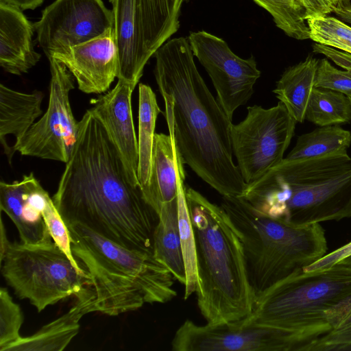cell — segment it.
Here are the masks:
<instances>
[{
	"label": "cell",
	"instance_id": "cell-37",
	"mask_svg": "<svg viewBox=\"0 0 351 351\" xmlns=\"http://www.w3.org/2000/svg\"><path fill=\"white\" fill-rule=\"evenodd\" d=\"M332 12H334L341 21L351 24L350 0H346L334 5Z\"/></svg>",
	"mask_w": 351,
	"mask_h": 351
},
{
	"label": "cell",
	"instance_id": "cell-13",
	"mask_svg": "<svg viewBox=\"0 0 351 351\" xmlns=\"http://www.w3.org/2000/svg\"><path fill=\"white\" fill-rule=\"evenodd\" d=\"M173 351H291L277 329L241 319L197 325L186 319L171 341Z\"/></svg>",
	"mask_w": 351,
	"mask_h": 351
},
{
	"label": "cell",
	"instance_id": "cell-15",
	"mask_svg": "<svg viewBox=\"0 0 351 351\" xmlns=\"http://www.w3.org/2000/svg\"><path fill=\"white\" fill-rule=\"evenodd\" d=\"M49 57L65 65L76 80L78 88L85 93H106L119 76L113 31Z\"/></svg>",
	"mask_w": 351,
	"mask_h": 351
},
{
	"label": "cell",
	"instance_id": "cell-17",
	"mask_svg": "<svg viewBox=\"0 0 351 351\" xmlns=\"http://www.w3.org/2000/svg\"><path fill=\"white\" fill-rule=\"evenodd\" d=\"M113 15V36L117 48L118 79L138 83L150 58L144 44L140 0H110Z\"/></svg>",
	"mask_w": 351,
	"mask_h": 351
},
{
	"label": "cell",
	"instance_id": "cell-2",
	"mask_svg": "<svg viewBox=\"0 0 351 351\" xmlns=\"http://www.w3.org/2000/svg\"><path fill=\"white\" fill-rule=\"evenodd\" d=\"M154 56L163 114L184 165L222 196H242L247 184L233 161L232 120L199 73L188 39H169Z\"/></svg>",
	"mask_w": 351,
	"mask_h": 351
},
{
	"label": "cell",
	"instance_id": "cell-39",
	"mask_svg": "<svg viewBox=\"0 0 351 351\" xmlns=\"http://www.w3.org/2000/svg\"><path fill=\"white\" fill-rule=\"evenodd\" d=\"M6 236V231L3 223V220H1V249H0V258H1L5 253L7 247L10 244Z\"/></svg>",
	"mask_w": 351,
	"mask_h": 351
},
{
	"label": "cell",
	"instance_id": "cell-25",
	"mask_svg": "<svg viewBox=\"0 0 351 351\" xmlns=\"http://www.w3.org/2000/svg\"><path fill=\"white\" fill-rule=\"evenodd\" d=\"M156 97L152 88L138 85V178L141 190L149 183L156 120L160 113Z\"/></svg>",
	"mask_w": 351,
	"mask_h": 351
},
{
	"label": "cell",
	"instance_id": "cell-14",
	"mask_svg": "<svg viewBox=\"0 0 351 351\" xmlns=\"http://www.w3.org/2000/svg\"><path fill=\"white\" fill-rule=\"evenodd\" d=\"M135 86L123 79L97 99H92L91 113L101 123L121 156L132 183L138 178V148L132 110V93Z\"/></svg>",
	"mask_w": 351,
	"mask_h": 351
},
{
	"label": "cell",
	"instance_id": "cell-1",
	"mask_svg": "<svg viewBox=\"0 0 351 351\" xmlns=\"http://www.w3.org/2000/svg\"><path fill=\"white\" fill-rule=\"evenodd\" d=\"M65 224L78 223L130 249L153 253L158 215L132 183L101 123L86 110L52 197Z\"/></svg>",
	"mask_w": 351,
	"mask_h": 351
},
{
	"label": "cell",
	"instance_id": "cell-24",
	"mask_svg": "<svg viewBox=\"0 0 351 351\" xmlns=\"http://www.w3.org/2000/svg\"><path fill=\"white\" fill-rule=\"evenodd\" d=\"M188 0H140L145 50L151 58L180 27L182 4Z\"/></svg>",
	"mask_w": 351,
	"mask_h": 351
},
{
	"label": "cell",
	"instance_id": "cell-6",
	"mask_svg": "<svg viewBox=\"0 0 351 351\" xmlns=\"http://www.w3.org/2000/svg\"><path fill=\"white\" fill-rule=\"evenodd\" d=\"M66 226L73 254L90 278L95 312L117 316L176 296L173 274L153 253L123 247L78 223Z\"/></svg>",
	"mask_w": 351,
	"mask_h": 351
},
{
	"label": "cell",
	"instance_id": "cell-35",
	"mask_svg": "<svg viewBox=\"0 0 351 351\" xmlns=\"http://www.w3.org/2000/svg\"><path fill=\"white\" fill-rule=\"evenodd\" d=\"M308 19L324 16L332 12L333 5L330 0H302Z\"/></svg>",
	"mask_w": 351,
	"mask_h": 351
},
{
	"label": "cell",
	"instance_id": "cell-22",
	"mask_svg": "<svg viewBox=\"0 0 351 351\" xmlns=\"http://www.w3.org/2000/svg\"><path fill=\"white\" fill-rule=\"evenodd\" d=\"M319 60L313 56L290 66L276 82L273 93L296 122L303 123L315 83Z\"/></svg>",
	"mask_w": 351,
	"mask_h": 351
},
{
	"label": "cell",
	"instance_id": "cell-9",
	"mask_svg": "<svg viewBox=\"0 0 351 351\" xmlns=\"http://www.w3.org/2000/svg\"><path fill=\"white\" fill-rule=\"evenodd\" d=\"M245 118L232 124L230 136L238 169L247 184L280 164L294 134L296 121L285 105L248 106Z\"/></svg>",
	"mask_w": 351,
	"mask_h": 351
},
{
	"label": "cell",
	"instance_id": "cell-34",
	"mask_svg": "<svg viewBox=\"0 0 351 351\" xmlns=\"http://www.w3.org/2000/svg\"><path fill=\"white\" fill-rule=\"evenodd\" d=\"M351 255V242L340 248L325 254L322 258L304 269V271H311L331 267L336 263Z\"/></svg>",
	"mask_w": 351,
	"mask_h": 351
},
{
	"label": "cell",
	"instance_id": "cell-12",
	"mask_svg": "<svg viewBox=\"0 0 351 351\" xmlns=\"http://www.w3.org/2000/svg\"><path fill=\"white\" fill-rule=\"evenodd\" d=\"M188 40L193 56L211 79L217 100L232 120L234 111L251 98L261 77L254 56L239 57L223 39L205 31L191 32Z\"/></svg>",
	"mask_w": 351,
	"mask_h": 351
},
{
	"label": "cell",
	"instance_id": "cell-42",
	"mask_svg": "<svg viewBox=\"0 0 351 351\" xmlns=\"http://www.w3.org/2000/svg\"><path fill=\"white\" fill-rule=\"evenodd\" d=\"M350 101V103H351V95H347Z\"/></svg>",
	"mask_w": 351,
	"mask_h": 351
},
{
	"label": "cell",
	"instance_id": "cell-40",
	"mask_svg": "<svg viewBox=\"0 0 351 351\" xmlns=\"http://www.w3.org/2000/svg\"><path fill=\"white\" fill-rule=\"evenodd\" d=\"M331 3L334 5H337V3L342 2L346 0H330Z\"/></svg>",
	"mask_w": 351,
	"mask_h": 351
},
{
	"label": "cell",
	"instance_id": "cell-41",
	"mask_svg": "<svg viewBox=\"0 0 351 351\" xmlns=\"http://www.w3.org/2000/svg\"><path fill=\"white\" fill-rule=\"evenodd\" d=\"M345 259H346V261L351 263V255L348 256V257H346Z\"/></svg>",
	"mask_w": 351,
	"mask_h": 351
},
{
	"label": "cell",
	"instance_id": "cell-33",
	"mask_svg": "<svg viewBox=\"0 0 351 351\" xmlns=\"http://www.w3.org/2000/svg\"><path fill=\"white\" fill-rule=\"evenodd\" d=\"M315 86L351 95V73L333 66L327 59L319 62Z\"/></svg>",
	"mask_w": 351,
	"mask_h": 351
},
{
	"label": "cell",
	"instance_id": "cell-23",
	"mask_svg": "<svg viewBox=\"0 0 351 351\" xmlns=\"http://www.w3.org/2000/svg\"><path fill=\"white\" fill-rule=\"evenodd\" d=\"M153 254L173 277L185 285L186 276L178 221L177 197L163 204L153 236Z\"/></svg>",
	"mask_w": 351,
	"mask_h": 351
},
{
	"label": "cell",
	"instance_id": "cell-29",
	"mask_svg": "<svg viewBox=\"0 0 351 351\" xmlns=\"http://www.w3.org/2000/svg\"><path fill=\"white\" fill-rule=\"evenodd\" d=\"M267 11L280 29L297 40L309 39L306 9L302 0H253Z\"/></svg>",
	"mask_w": 351,
	"mask_h": 351
},
{
	"label": "cell",
	"instance_id": "cell-27",
	"mask_svg": "<svg viewBox=\"0 0 351 351\" xmlns=\"http://www.w3.org/2000/svg\"><path fill=\"white\" fill-rule=\"evenodd\" d=\"M184 165L183 160H181L178 169L177 206L178 228L186 276L184 298L186 300L196 290L197 262L194 230L185 194Z\"/></svg>",
	"mask_w": 351,
	"mask_h": 351
},
{
	"label": "cell",
	"instance_id": "cell-36",
	"mask_svg": "<svg viewBox=\"0 0 351 351\" xmlns=\"http://www.w3.org/2000/svg\"><path fill=\"white\" fill-rule=\"evenodd\" d=\"M43 1L44 0H0V3L7 4L21 11L34 10L40 6Z\"/></svg>",
	"mask_w": 351,
	"mask_h": 351
},
{
	"label": "cell",
	"instance_id": "cell-38",
	"mask_svg": "<svg viewBox=\"0 0 351 351\" xmlns=\"http://www.w3.org/2000/svg\"><path fill=\"white\" fill-rule=\"evenodd\" d=\"M331 60L351 73V54L335 50L331 54Z\"/></svg>",
	"mask_w": 351,
	"mask_h": 351
},
{
	"label": "cell",
	"instance_id": "cell-4",
	"mask_svg": "<svg viewBox=\"0 0 351 351\" xmlns=\"http://www.w3.org/2000/svg\"><path fill=\"white\" fill-rule=\"evenodd\" d=\"M185 194L195 239L199 311L209 324L245 318L256 295L240 238L221 206L191 187Z\"/></svg>",
	"mask_w": 351,
	"mask_h": 351
},
{
	"label": "cell",
	"instance_id": "cell-32",
	"mask_svg": "<svg viewBox=\"0 0 351 351\" xmlns=\"http://www.w3.org/2000/svg\"><path fill=\"white\" fill-rule=\"evenodd\" d=\"M328 350H351V300L337 324L312 349Z\"/></svg>",
	"mask_w": 351,
	"mask_h": 351
},
{
	"label": "cell",
	"instance_id": "cell-3",
	"mask_svg": "<svg viewBox=\"0 0 351 351\" xmlns=\"http://www.w3.org/2000/svg\"><path fill=\"white\" fill-rule=\"evenodd\" d=\"M241 197L263 214L295 225L351 217V158L344 151L284 158Z\"/></svg>",
	"mask_w": 351,
	"mask_h": 351
},
{
	"label": "cell",
	"instance_id": "cell-21",
	"mask_svg": "<svg viewBox=\"0 0 351 351\" xmlns=\"http://www.w3.org/2000/svg\"><path fill=\"white\" fill-rule=\"evenodd\" d=\"M43 97L40 90L26 93L0 84V142L10 163L13 154L12 147L6 142V136L12 135L16 140L14 144L20 142L42 114Z\"/></svg>",
	"mask_w": 351,
	"mask_h": 351
},
{
	"label": "cell",
	"instance_id": "cell-8",
	"mask_svg": "<svg viewBox=\"0 0 351 351\" xmlns=\"http://www.w3.org/2000/svg\"><path fill=\"white\" fill-rule=\"evenodd\" d=\"M0 261L6 282L38 313L91 285L86 269L77 267L53 240L33 245L10 243Z\"/></svg>",
	"mask_w": 351,
	"mask_h": 351
},
{
	"label": "cell",
	"instance_id": "cell-7",
	"mask_svg": "<svg viewBox=\"0 0 351 351\" xmlns=\"http://www.w3.org/2000/svg\"><path fill=\"white\" fill-rule=\"evenodd\" d=\"M220 206L240 238L256 296L326 253L325 232L319 223L299 226L273 218L239 196H222Z\"/></svg>",
	"mask_w": 351,
	"mask_h": 351
},
{
	"label": "cell",
	"instance_id": "cell-5",
	"mask_svg": "<svg viewBox=\"0 0 351 351\" xmlns=\"http://www.w3.org/2000/svg\"><path fill=\"white\" fill-rule=\"evenodd\" d=\"M351 299V263L304 270L257 295L249 322L271 327L288 338L291 351H312L335 326Z\"/></svg>",
	"mask_w": 351,
	"mask_h": 351
},
{
	"label": "cell",
	"instance_id": "cell-11",
	"mask_svg": "<svg viewBox=\"0 0 351 351\" xmlns=\"http://www.w3.org/2000/svg\"><path fill=\"white\" fill-rule=\"evenodd\" d=\"M113 15L102 0H56L34 24L48 58L113 31Z\"/></svg>",
	"mask_w": 351,
	"mask_h": 351
},
{
	"label": "cell",
	"instance_id": "cell-10",
	"mask_svg": "<svg viewBox=\"0 0 351 351\" xmlns=\"http://www.w3.org/2000/svg\"><path fill=\"white\" fill-rule=\"evenodd\" d=\"M49 62L51 79L47 109L29 128L19 143L12 147V154L66 163L77 141L78 121L73 116L69 93L74 81L64 64L53 58Z\"/></svg>",
	"mask_w": 351,
	"mask_h": 351
},
{
	"label": "cell",
	"instance_id": "cell-31",
	"mask_svg": "<svg viewBox=\"0 0 351 351\" xmlns=\"http://www.w3.org/2000/svg\"><path fill=\"white\" fill-rule=\"evenodd\" d=\"M23 322V313L5 288L0 289V350L18 341Z\"/></svg>",
	"mask_w": 351,
	"mask_h": 351
},
{
	"label": "cell",
	"instance_id": "cell-16",
	"mask_svg": "<svg viewBox=\"0 0 351 351\" xmlns=\"http://www.w3.org/2000/svg\"><path fill=\"white\" fill-rule=\"evenodd\" d=\"M52 199L33 172L20 181L0 182V208L12 221L21 242L39 244L52 241L43 213Z\"/></svg>",
	"mask_w": 351,
	"mask_h": 351
},
{
	"label": "cell",
	"instance_id": "cell-18",
	"mask_svg": "<svg viewBox=\"0 0 351 351\" xmlns=\"http://www.w3.org/2000/svg\"><path fill=\"white\" fill-rule=\"evenodd\" d=\"M23 11L0 3V66L11 74L26 73L40 60L34 47V25Z\"/></svg>",
	"mask_w": 351,
	"mask_h": 351
},
{
	"label": "cell",
	"instance_id": "cell-30",
	"mask_svg": "<svg viewBox=\"0 0 351 351\" xmlns=\"http://www.w3.org/2000/svg\"><path fill=\"white\" fill-rule=\"evenodd\" d=\"M309 38L317 43L351 54V27L332 16H319L306 20Z\"/></svg>",
	"mask_w": 351,
	"mask_h": 351
},
{
	"label": "cell",
	"instance_id": "cell-19",
	"mask_svg": "<svg viewBox=\"0 0 351 351\" xmlns=\"http://www.w3.org/2000/svg\"><path fill=\"white\" fill-rule=\"evenodd\" d=\"M77 301L65 314L43 326L36 333L7 346L3 351H61L77 335L83 316L95 312V293L91 285L77 295Z\"/></svg>",
	"mask_w": 351,
	"mask_h": 351
},
{
	"label": "cell",
	"instance_id": "cell-28",
	"mask_svg": "<svg viewBox=\"0 0 351 351\" xmlns=\"http://www.w3.org/2000/svg\"><path fill=\"white\" fill-rule=\"evenodd\" d=\"M305 119L326 126L351 121V103L348 97L330 89L314 88L308 102Z\"/></svg>",
	"mask_w": 351,
	"mask_h": 351
},
{
	"label": "cell",
	"instance_id": "cell-26",
	"mask_svg": "<svg viewBox=\"0 0 351 351\" xmlns=\"http://www.w3.org/2000/svg\"><path fill=\"white\" fill-rule=\"evenodd\" d=\"M351 145V132L335 125L319 126L298 136L287 160H300L322 157L347 151Z\"/></svg>",
	"mask_w": 351,
	"mask_h": 351
},
{
	"label": "cell",
	"instance_id": "cell-20",
	"mask_svg": "<svg viewBox=\"0 0 351 351\" xmlns=\"http://www.w3.org/2000/svg\"><path fill=\"white\" fill-rule=\"evenodd\" d=\"M156 133L148 185L142 189L147 202L158 215L163 204L172 202L178 194V169L182 160L173 132Z\"/></svg>",
	"mask_w": 351,
	"mask_h": 351
}]
</instances>
